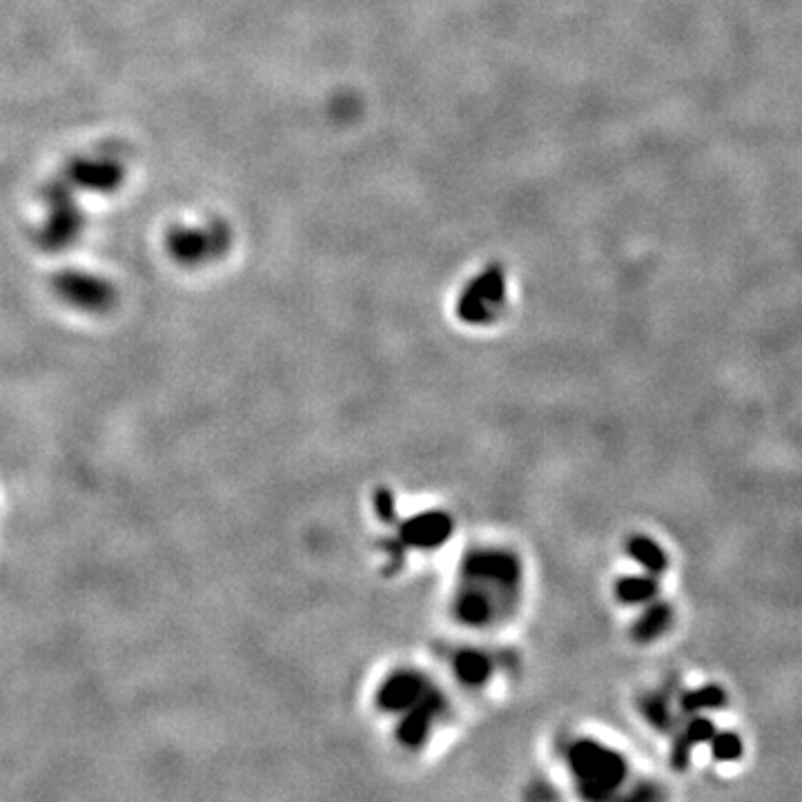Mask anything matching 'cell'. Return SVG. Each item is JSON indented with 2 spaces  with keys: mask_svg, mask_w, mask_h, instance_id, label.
<instances>
[{
  "mask_svg": "<svg viewBox=\"0 0 802 802\" xmlns=\"http://www.w3.org/2000/svg\"><path fill=\"white\" fill-rule=\"evenodd\" d=\"M673 624V609L669 602H651L633 624V635L638 642H653L667 633Z\"/></svg>",
  "mask_w": 802,
  "mask_h": 802,
  "instance_id": "obj_9",
  "label": "cell"
},
{
  "mask_svg": "<svg viewBox=\"0 0 802 802\" xmlns=\"http://www.w3.org/2000/svg\"><path fill=\"white\" fill-rule=\"evenodd\" d=\"M709 745L711 756L720 762H736L742 758V740L736 731H716Z\"/></svg>",
  "mask_w": 802,
  "mask_h": 802,
  "instance_id": "obj_13",
  "label": "cell"
},
{
  "mask_svg": "<svg viewBox=\"0 0 802 802\" xmlns=\"http://www.w3.org/2000/svg\"><path fill=\"white\" fill-rule=\"evenodd\" d=\"M629 557L638 562L644 571L653 575H662L667 571V553L662 551V546L658 542H653L651 537H635L629 542Z\"/></svg>",
  "mask_w": 802,
  "mask_h": 802,
  "instance_id": "obj_10",
  "label": "cell"
},
{
  "mask_svg": "<svg viewBox=\"0 0 802 802\" xmlns=\"http://www.w3.org/2000/svg\"><path fill=\"white\" fill-rule=\"evenodd\" d=\"M47 219L45 226L41 228V243L47 250H63L65 246L76 241L78 232L83 226L81 210L72 197V192L67 190L65 183H56L47 192Z\"/></svg>",
  "mask_w": 802,
  "mask_h": 802,
  "instance_id": "obj_4",
  "label": "cell"
},
{
  "mask_svg": "<svg viewBox=\"0 0 802 802\" xmlns=\"http://www.w3.org/2000/svg\"><path fill=\"white\" fill-rule=\"evenodd\" d=\"M522 589V564L513 553L479 549L459 566L453 609L468 627H497L520 606Z\"/></svg>",
  "mask_w": 802,
  "mask_h": 802,
  "instance_id": "obj_1",
  "label": "cell"
},
{
  "mask_svg": "<svg viewBox=\"0 0 802 802\" xmlns=\"http://www.w3.org/2000/svg\"><path fill=\"white\" fill-rule=\"evenodd\" d=\"M680 713H700L707 709H720L727 704V693L718 684H707L696 691L680 693Z\"/></svg>",
  "mask_w": 802,
  "mask_h": 802,
  "instance_id": "obj_11",
  "label": "cell"
},
{
  "mask_svg": "<svg viewBox=\"0 0 802 802\" xmlns=\"http://www.w3.org/2000/svg\"><path fill=\"white\" fill-rule=\"evenodd\" d=\"M67 174L70 183L92 192H112L123 183V165L114 159H78Z\"/></svg>",
  "mask_w": 802,
  "mask_h": 802,
  "instance_id": "obj_7",
  "label": "cell"
},
{
  "mask_svg": "<svg viewBox=\"0 0 802 802\" xmlns=\"http://www.w3.org/2000/svg\"><path fill=\"white\" fill-rule=\"evenodd\" d=\"M569 767L591 796H604L609 787H620V782L627 780V762L609 747L593 742H582L569 751Z\"/></svg>",
  "mask_w": 802,
  "mask_h": 802,
  "instance_id": "obj_3",
  "label": "cell"
},
{
  "mask_svg": "<svg viewBox=\"0 0 802 802\" xmlns=\"http://www.w3.org/2000/svg\"><path fill=\"white\" fill-rule=\"evenodd\" d=\"M228 241L230 234L219 223L208 228H176L168 234V250L179 263L197 266L226 250Z\"/></svg>",
  "mask_w": 802,
  "mask_h": 802,
  "instance_id": "obj_5",
  "label": "cell"
},
{
  "mask_svg": "<svg viewBox=\"0 0 802 802\" xmlns=\"http://www.w3.org/2000/svg\"><path fill=\"white\" fill-rule=\"evenodd\" d=\"M56 292L65 301L85 310H103L114 299L110 283L94 275H85V272H63V275H58Z\"/></svg>",
  "mask_w": 802,
  "mask_h": 802,
  "instance_id": "obj_6",
  "label": "cell"
},
{
  "mask_svg": "<svg viewBox=\"0 0 802 802\" xmlns=\"http://www.w3.org/2000/svg\"><path fill=\"white\" fill-rule=\"evenodd\" d=\"M377 707L390 720L395 736L408 747H422L446 718L442 691L415 671H399L381 682Z\"/></svg>",
  "mask_w": 802,
  "mask_h": 802,
  "instance_id": "obj_2",
  "label": "cell"
},
{
  "mask_svg": "<svg viewBox=\"0 0 802 802\" xmlns=\"http://www.w3.org/2000/svg\"><path fill=\"white\" fill-rule=\"evenodd\" d=\"M618 595L624 604H647L658 595L655 575H627L618 582Z\"/></svg>",
  "mask_w": 802,
  "mask_h": 802,
  "instance_id": "obj_12",
  "label": "cell"
},
{
  "mask_svg": "<svg viewBox=\"0 0 802 802\" xmlns=\"http://www.w3.org/2000/svg\"><path fill=\"white\" fill-rule=\"evenodd\" d=\"M455 676L468 687H484L495 676V662L482 651H459L453 660Z\"/></svg>",
  "mask_w": 802,
  "mask_h": 802,
  "instance_id": "obj_8",
  "label": "cell"
}]
</instances>
